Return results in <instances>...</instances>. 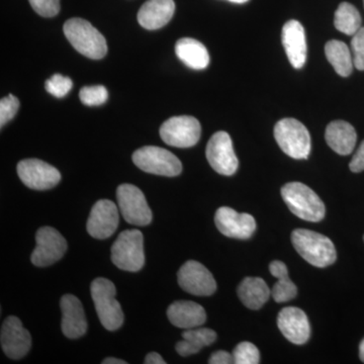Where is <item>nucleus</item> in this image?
<instances>
[{"mask_svg": "<svg viewBox=\"0 0 364 364\" xmlns=\"http://www.w3.org/2000/svg\"><path fill=\"white\" fill-rule=\"evenodd\" d=\"M291 242L296 252L313 267L324 268L337 259L334 244L324 235L311 230H294Z\"/></svg>", "mask_w": 364, "mask_h": 364, "instance_id": "1", "label": "nucleus"}, {"mask_svg": "<svg viewBox=\"0 0 364 364\" xmlns=\"http://www.w3.org/2000/svg\"><path fill=\"white\" fill-rule=\"evenodd\" d=\"M282 196L291 212L299 219L312 223L321 222L324 219V203L306 184L289 182L282 188Z\"/></svg>", "mask_w": 364, "mask_h": 364, "instance_id": "2", "label": "nucleus"}, {"mask_svg": "<svg viewBox=\"0 0 364 364\" xmlns=\"http://www.w3.org/2000/svg\"><path fill=\"white\" fill-rule=\"evenodd\" d=\"M63 31L74 49L87 58L102 59L107 55V41L90 21L70 18L64 25Z\"/></svg>", "mask_w": 364, "mask_h": 364, "instance_id": "3", "label": "nucleus"}, {"mask_svg": "<svg viewBox=\"0 0 364 364\" xmlns=\"http://www.w3.org/2000/svg\"><path fill=\"white\" fill-rule=\"evenodd\" d=\"M91 298L100 323L109 331H116L124 324V313L116 299L117 289L111 280L98 277L91 282Z\"/></svg>", "mask_w": 364, "mask_h": 364, "instance_id": "4", "label": "nucleus"}, {"mask_svg": "<svg viewBox=\"0 0 364 364\" xmlns=\"http://www.w3.org/2000/svg\"><path fill=\"white\" fill-rule=\"evenodd\" d=\"M112 261L117 268L136 272L145 264L144 237L139 230H126L119 235L112 247Z\"/></svg>", "mask_w": 364, "mask_h": 364, "instance_id": "5", "label": "nucleus"}, {"mask_svg": "<svg viewBox=\"0 0 364 364\" xmlns=\"http://www.w3.org/2000/svg\"><path fill=\"white\" fill-rule=\"evenodd\" d=\"M274 138L287 156L294 159H306L310 155V133L298 119L279 121L274 127Z\"/></svg>", "mask_w": 364, "mask_h": 364, "instance_id": "6", "label": "nucleus"}, {"mask_svg": "<svg viewBox=\"0 0 364 364\" xmlns=\"http://www.w3.org/2000/svg\"><path fill=\"white\" fill-rule=\"evenodd\" d=\"M136 166L147 173L173 177L182 171L181 160L170 151L156 146H146L133 154Z\"/></svg>", "mask_w": 364, "mask_h": 364, "instance_id": "7", "label": "nucleus"}, {"mask_svg": "<svg viewBox=\"0 0 364 364\" xmlns=\"http://www.w3.org/2000/svg\"><path fill=\"white\" fill-rule=\"evenodd\" d=\"M117 203L124 219L135 226H147L152 222V210L140 188L124 183L117 189Z\"/></svg>", "mask_w": 364, "mask_h": 364, "instance_id": "8", "label": "nucleus"}, {"mask_svg": "<svg viewBox=\"0 0 364 364\" xmlns=\"http://www.w3.org/2000/svg\"><path fill=\"white\" fill-rule=\"evenodd\" d=\"M200 122L193 117H170L160 128V136L167 145L176 148H191L200 138Z\"/></svg>", "mask_w": 364, "mask_h": 364, "instance_id": "9", "label": "nucleus"}, {"mask_svg": "<svg viewBox=\"0 0 364 364\" xmlns=\"http://www.w3.org/2000/svg\"><path fill=\"white\" fill-rule=\"evenodd\" d=\"M35 250L31 260L38 267H47L63 257L67 251L65 238L52 227H43L36 234Z\"/></svg>", "mask_w": 364, "mask_h": 364, "instance_id": "10", "label": "nucleus"}, {"mask_svg": "<svg viewBox=\"0 0 364 364\" xmlns=\"http://www.w3.org/2000/svg\"><path fill=\"white\" fill-rule=\"evenodd\" d=\"M205 155L212 168L222 176H233L238 169L239 161L235 154L233 142L226 132H217L212 136Z\"/></svg>", "mask_w": 364, "mask_h": 364, "instance_id": "11", "label": "nucleus"}, {"mask_svg": "<svg viewBox=\"0 0 364 364\" xmlns=\"http://www.w3.org/2000/svg\"><path fill=\"white\" fill-rule=\"evenodd\" d=\"M177 279L181 289L193 296H212L217 291V282L212 273L198 261L184 263L177 273Z\"/></svg>", "mask_w": 364, "mask_h": 364, "instance_id": "12", "label": "nucleus"}, {"mask_svg": "<svg viewBox=\"0 0 364 364\" xmlns=\"http://www.w3.org/2000/svg\"><path fill=\"white\" fill-rule=\"evenodd\" d=\"M18 177L28 188L47 191L61 181L59 170L39 159H26L18 164Z\"/></svg>", "mask_w": 364, "mask_h": 364, "instance_id": "13", "label": "nucleus"}, {"mask_svg": "<svg viewBox=\"0 0 364 364\" xmlns=\"http://www.w3.org/2000/svg\"><path fill=\"white\" fill-rule=\"evenodd\" d=\"M1 348L7 358H25L32 347V336L18 317L9 316L4 320L0 332Z\"/></svg>", "mask_w": 364, "mask_h": 364, "instance_id": "14", "label": "nucleus"}, {"mask_svg": "<svg viewBox=\"0 0 364 364\" xmlns=\"http://www.w3.org/2000/svg\"><path fill=\"white\" fill-rule=\"evenodd\" d=\"M119 215L116 203L109 200H98L88 217V234L95 239L109 238L119 227Z\"/></svg>", "mask_w": 364, "mask_h": 364, "instance_id": "15", "label": "nucleus"}, {"mask_svg": "<svg viewBox=\"0 0 364 364\" xmlns=\"http://www.w3.org/2000/svg\"><path fill=\"white\" fill-rule=\"evenodd\" d=\"M215 223L219 231L229 238L249 239L256 231V221L252 215L238 213L233 208H220L215 212Z\"/></svg>", "mask_w": 364, "mask_h": 364, "instance_id": "16", "label": "nucleus"}, {"mask_svg": "<svg viewBox=\"0 0 364 364\" xmlns=\"http://www.w3.org/2000/svg\"><path fill=\"white\" fill-rule=\"evenodd\" d=\"M280 332L291 343L305 344L311 336V326L306 313L296 306L282 309L277 317Z\"/></svg>", "mask_w": 364, "mask_h": 364, "instance_id": "17", "label": "nucleus"}, {"mask_svg": "<svg viewBox=\"0 0 364 364\" xmlns=\"http://www.w3.org/2000/svg\"><path fill=\"white\" fill-rule=\"evenodd\" d=\"M62 331L67 338L76 339L87 331V322L82 304L73 294H65L60 301Z\"/></svg>", "mask_w": 364, "mask_h": 364, "instance_id": "18", "label": "nucleus"}, {"mask_svg": "<svg viewBox=\"0 0 364 364\" xmlns=\"http://www.w3.org/2000/svg\"><path fill=\"white\" fill-rule=\"evenodd\" d=\"M282 45L294 68L301 69L306 61V42L304 26L298 21H287L282 28Z\"/></svg>", "mask_w": 364, "mask_h": 364, "instance_id": "19", "label": "nucleus"}, {"mask_svg": "<svg viewBox=\"0 0 364 364\" xmlns=\"http://www.w3.org/2000/svg\"><path fill=\"white\" fill-rule=\"evenodd\" d=\"M172 325L181 329L188 330L200 327L207 321L205 309L195 301H177L172 303L167 310Z\"/></svg>", "mask_w": 364, "mask_h": 364, "instance_id": "20", "label": "nucleus"}, {"mask_svg": "<svg viewBox=\"0 0 364 364\" xmlns=\"http://www.w3.org/2000/svg\"><path fill=\"white\" fill-rule=\"evenodd\" d=\"M174 13L173 0H148L139 11L138 21L146 30H158L169 23Z\"/></svg>", "mask_w": 364, "mask_h": 364, "instance_id": "21", "label": "nucleus"}, {"mask_svg": "<svg viewBox=\"0 0 364 364\" xmlns=\"http://www.w3.org/2000/svg\"><path fill=\"white\" fill-rule=\"evenodd\" d=\"M325 139L334 152L346 156L353 152L358 135L350 124L344 121H334L328 124Z\"/></svg>", "mask_w": 364, "mask_h": 364, "instance_id": "22", "label": "nucleus"}, {"mask_svg": "<svg viewBox=\"0 0 364 364\" xmlns=\"http://www.w3.org/2000/svg\"><path fill=\"white\" fill-rule=\"evenodd\" d=\"M176 53L181 61L196 70L207 68L210 63V55L207 48L200 41L183 38L177 41Z\"/></svg>", "mask_w": 364, "mask_h": 364, "instance_id": "23", "label": "nucleus"}, {"mask_svg": "<svg viewBox=\"0 0 364 364\" xmlns=\"http://www.w3.org/2000/svg\"><path fill=\"white\" fill-rule=\"evenodd\" d=\"M272 291L260 277H246L238 287V296L250 310H259L267 303Z\"/></svg>", "mask_w": 364, "mask_h": 364, "instance_id": "24", "label": "nucleus"}, {"mask_svg": "<svg viewBox=\"0 0 364 364\" xmlns=\"http://www.w3.org/2000/svg\"><path fill=\"white\" fill-rule=\"evenodd\" d=\"M217 340V333L208 328H193L184 330L181 341L177 342V353L183 358L196 354L203 347L210 346Z\"/></svg>", "mask_w": 364, "mask_h": 364, "instance_id": "25", "label": "nucleus"}, {"mask_svg": "<svg viewBox=\"0 0 364 364\" xmlns=\"http://www.w3.org/2000/svg\"><path fill=\"white\" fill-rule=\"evenodd\" d=\"M269 272L272 277H277V282L272 289V296L277 303H287L296 296L298 289L289 279V269L282 261H272L269 265Z\"/></svg>", "mask_w": 364, "mask_h": 364, "instance_id": "26", "label": "nucleus"}, {"mask_svg": "<svg viewBox=\"0 0 364 364\" xmlns=\"http://www.w3.org/2000/svg\"><path fill=\"white\" fill-rule=\"evenodd\" d=\"M325 54L337 74L342 77H348L350 75L354 64L348 46L341 41H330L325 46Z\"/></svg>", "mask_w": 364, "mask_h": 364, "instance_id": "27", "label": "nucleus"}, {"mask_svg": "<svg viewBox=\"0 0 364 364\" xmlns=\"http://www.w3.org/2000/svg\"><path fill=\"white\" fill-rule=\"evenodd\" d=\"M361 21L358 9L348 2H342L335 13V28L347 36L355 35L363 28Z\"/></svg>", "mask_w": 364, "mask_h": 364, "instance_id": "28", "label": "nucleus"}, {"mask_svg": "<svg viewBox=\"0 0 364 364\" xmlns=\"http://www.w3.org/2000/svg\"><path fill=\"white\" fill-rule=\"evenodd\" d=\"M234 363L257 364L259 363L260 353L257 347L250 342H241L235 347L233 351Z\"/></svg>", "mask_w": 364, "mask_h": 364, "instance_id": "29", "label": "nucleus"}, {"mask_svg": "<svg viewBox=\"0 0 364 364\" xmlns=\"http://www.w3.org/2000/svg\"><path fill=\"white\" fill-rule=\"evenodd\" d=\"M79 97L83 105L88 107H97L104 105L109 97L107 88L102 85L86 86L81 88Z\"/></svg>", "mask_w": 364, "mask_h": 364, "instance_id": "30", "label": "nucleus"}, {"mask_svg": "<svg viewBox=\"0 0 364 364\" xmlns=\"http://www.w3.org/2000/svg\"><path fill=\"white\" fill-rule=\"evenodd\" d=\"M72 86H73V82L71 79L61 75V74H54L45 83L46 90L53 97L57 98H62L68 95Z\"/></svg>", "mask_w": 364, "mask_h": 364, "instance_id": "31", "label": "nucleus"}, {"mask_svg": "<svg viewBox=\"0 0 364 364\" xmlns=\"http://www.w3.org/2000/svg\"><path fill=\"white\" fill-rule=\"evenodd\" d=\"M20 107V100L13 95L0 100V126H6L9 121L14 119Z\"/></svg>", "mask_w": 364, "mask_h": 364, "instance_id": "32", "label": "nucleus"}, {"mask_svg": "<svg viewBox=\"0 0 364 364\" xmlns=\"http://www.w3.org/2000/svg\"><path fill=\"white\" fill-rule=\"evenodd\" d=\"M352 57L354 67L364 70V28H361L351 41Z\"/></svg>", "mask_w": 364, "mask_h": 364, "instance_id": "33", "label": "nucleus"}, {"mask_svg": "<svg viewBox=\"0 0 364 364\" xmlns=\"http://www.w3.org/2000/svg\"><path fill=\"white\" fill-rule=\"evenodd\" d=\"M33 11L44 18H53L60 11V0H28Z\"/></svg>", "mask_w": 364, "mask_h": 364, "instance_id": "34", "label": "nucleus"}, {"mask_svg": "<svg viewBox=\"0 0 364 364\" xmlns=\"http://www.w3.org/2000/svg\"><path fill=\"white\" fill-rule=\"evenodd\" d=\"M349 168L354 173H359V172L364 171V140L360 144L353 158H352Z\"/></svg>", "mask_w": 364, "mask_h": 364, "instance_id": "35", "label": "nucleus"}, {"mask_svg": "<svg viewBox=\"0 0 364 364\" xmlns=\"http://www.w3.org/2000/svg\"><path fill=\"white\" fill-rule=\"evenodd\" d=\"M210 364H231L234 363L233 354L228 351L219 350L214 352L208 359Z\"/></svg>", "mask_w": 364, "mask_h": 364, "instance_id": "36", "label": "nucleus"}, {"mask_svg": "<svg viewBox=\"0 0 364 364\" xmlns=\"http://www.w3.org/2000/svg\"><path fill=\"white\" fill-rule=\"evenodd\" d=\"M144 363L146 364H165L166 361L162 358V356L160 354H158L157 352H151V353L147 354L146 356L145 361Z\"/></svg>", "mask_w": 364, "mask_h": 364, "instance_id": "37", "label": "nucleus"}, {"mask_svg": "<svg viewBox=\"0 0 364 364\" xmlns=\"http://www.w3.org/2000/svg\"><path fill=\"white\" fill-rule=\"evenodd\" d=\"M104 364H127V361L122 360V359L114 358H105L104 361H102Z\"/></svg>", "mask_w": 364, "mask_h": 364, "instance_id": "38", "label": "nucleus"}, {"mask_svg": "<svg viewBox=\"0 0 364 364\" xmlns=\"http://www.w3.org/2000/svg\"><path fill=\"white\" fill-rule=\"evenodd\" d=\"M359 358H360V360L364 363V339L360 342V345H359Z\"/></svg>", "mask_w": 364, "mask_h": 364, "instance_id": "39", "label": "nucleus"}, {"mask_svg": "<svg viewBox=\"0 0 364 364\" xmlns=\"http://www.w3.org/2000/svg\"><path fill=\"white\" fill-rule=\"evenodd\" d=\"M229 1L234 2V4H245L248 0H229Z\"/></svg>", "mask_w": 364, "mask_h": 364, "instance_id": "40", "label": "nucleus"}, {"mask_svg": "<svg viewBox=\"0 0 364 364\" xmlns=\"http://www.w3.org/2000/svg\"><path fill=\"white\" fill-rule=\"evenodd\" d=\"M363 4H364V0H363Z\"/></svg>", "mask_w": 364, "mask_h": 364, "instance_id": "41", "label": "nucleus"}, {"mask_svg": "<svg viewBox=\"0 0 364 364\" xmlns=\"http://www.w3.org/2000/svg\"><path fill=\"white\" fill-rule=\"evenodd\" d=\"M363 240H364V237H363Z\"/></svg>", "mask_w": 364, "mask_h": 364, "instance_id": "42", "label": "nucleus"}]
</instances>
